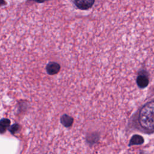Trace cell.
Listing matches in <instances>:
<instances>
[{"instance_id": "cell-1", "label": "cell", "mask_w": 154, "mask_h": 154, "mask_svg": "<svg viewBox=\"0 0 154 154\" xmlns=\"http://www.w3.org/2000/svg\"><path fill=\"white\" fill-rule=\"evenodd\" d=\"M135 121L137 129L144 133L154 132V99L146 103L139 109Z\"/></svg>"}, {"instance_id": "cell-2", "label": "cell", "mask_w": 154, "mask_h": 154, "mask_svg": "<svg viewBox=\"0 0 154 154\" xmlns=\"http://www.w3.org/2000/svg\"><path fill=\"white\" fill-rule=\"evenodd\" d=\"M149 82V76L147 72L145 71L140 72L137 78V84L138 86L141 88H146Z\"/></svg>"}, {"instance_id": "cell-3", "label": "cell", "mask_w": 154, "mask_h": 154, "mask_svg": "<svg viewBox=\"0 0 154 154\" xmlns=\"http://www.w3.org/2000/svg\"><path fill=\"white\" fill-rule=\"evenodd\" d=\"M75 6L79 10H87L91 8L95 0H73Z\"/></svg>"}, {"instance_id": "cell-4", "label": "cell", "mask_w": 154, "mask_h": 154, "mask_svg": "<svg viewBox=\"0 0 154 154\" xmlns=\"http://www.w3.org/2000/svg\"><path fill=\"white\" fill-rule=\"evenodd\" d=\"M46 70L49 75H54L60 70V65L56 62H50L47 64Z\"/></svg>"}, {"instance_id": "cell-5", "label": "cell", "mask_w": 154, "mask_h": 154, "mask_svg": "<svg viewBox=\"0 0 154 154\" xmlns=\"http://www.w3.org/2000/svg\"><path fill=\"white\" fill-rule=\"evenodd\" d=\"M11 122L8 119L3 118L0 120V134H2L6 132L10 126Z\"/></svg>"}, {"instance_id": "cell-6", "label": "cell", "mask_w": 154, "mask_h": 154, "mask_svg": "<svg viewBox=\"0 0 154 154\" xmlns=\"http://www.w3.org/2000/svg\"><path fill=\"white\" fill-rule=\"evenodd\" d=\"M60 122H61V123L64 126L67 128V127H70L72 125L73 122V119L72 117L67 114H64L61 117Z\"/></svg>"}, {"instance_id": "cell-7", "label": "cell", "mask_w": 154, "mask_h": 154, "mask_svg": "<svg viewBox=\"0 0 154 154\" xmlns=\"http://www.w3.org/2000/svg\"><path fill=\"white\" fill-rule=\"evenodd\" d=\"M144 143V139L143 138L139 135H134L131 138L129 143V146H134V145H140Z\"/></svg>"}, {"instance_id": "cell-8", "label": "cell", "mask_w": 154, "mask_h": 154, "mask_svg": "<svg viewBox=\"0 0 154 154\" xmlns=\"http://www.w3.org/2000/svg\"><path fill=\"white\" fill-rule=\"evenodd\" d=\"M20 129V126L19 124L18 123H15V124H13L12 125H11L9 128H8V130L10 132V133L13 135L15 134L16 133H17L19 130Z\"/></svg>"}, {"instance_id": "cell-9", "label": "cell", "mask_w": 154, "mask_h": 154, "mask_svg": "<svg viewBox=\"0 0 154 154\" xmlns=\"http://www.w3.org/2000/svg\"><path fill=\"white\" fill-rule=\"evenodd\" d=\"M7 4V2L5 0H0V7L4 6Z\"/></svg>"}, {"instance_id": "cell-10", "label": "cell", "mask_w": 154, "mask_h": 154, "mask_svg": "<svg viewBox=\"0 0 154 154\" xmlns=\"http://www.w3.org/2000/svg\"><path fill=\"white\" fill-rule=\"evenodd\" d=\"M32 1L37 3H43V2H45L50 1V0H32Z\"/></svg>"}]
</instances>
